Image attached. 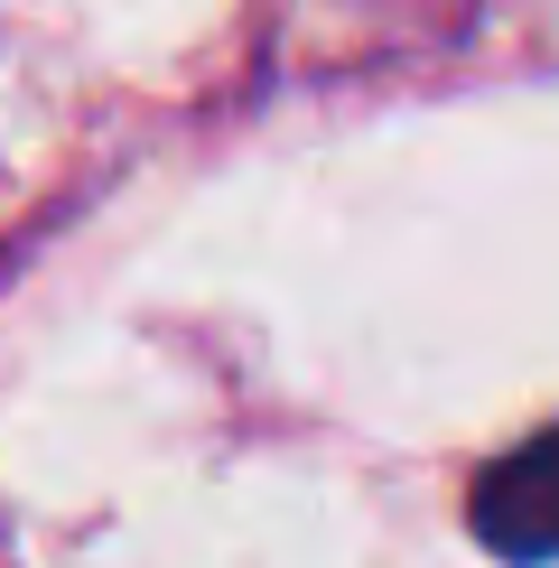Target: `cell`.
Wrapping results in <instances>:
<instances>
[{
	"mask_svg": "<svg viewBox=\"0 0 559 568\" xmlns=\"http://www.w3.org/2000/svg\"><path fill=\"white\" fill-rule=\"evenodd\" d=\"M466 504H476L485 550H504V559H559V429L504 447V457L476 476Z\"/></svg>",
	"mask_w": 559,
	"mask_h": 568,
	"instance_id": "cell-1",
	"label": "cell"
}]
</instances>
